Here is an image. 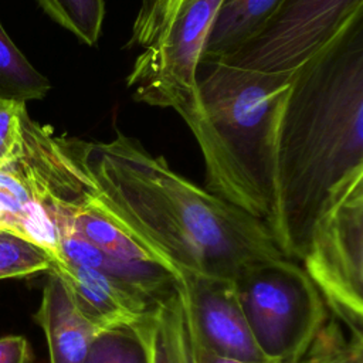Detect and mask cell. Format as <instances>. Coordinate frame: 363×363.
Here are the masks:
<instances>
[{"label":"cell","instance_id":"6da1fadb","mask_svg":"<svg viewBox=\"0 0 363 363\" xmlns=\"http://www.w3.org/2000/svg\"><path fill=\"white\" fill-rule=\"evenodd\" d=\"M68 145L101 207L174 272L234 279L252 262L284 257L264 221L174 172L138 139L116 130L105 142Z\"/></svg>","mask_w":363,"mask_h":363},{"label":"cell","instance_id":"7a4b0ae2","mask_svg":"<svg viewBox=\"0 0 363 363\" xmlns=\"http://www.w3.org/2000/svg\"><path fill=\"white\" fill-rule=\"evenodd\" d=\"M363 173V11L292 78L277 140L268 224L285 258L302 261L333 193Z\"/></svg>","mask_w":363,"mask_h":363},{"label":"cell","instance_id":"3957f363","mask_svg":"<svg viewBox=\"0 0 363 363\" xmlns=\"http://www.w3.org/2000/svg\"><path fill=\"white\" fill-rule=\"evenodd\" d=\"M199 106L183 121L197 140L204 189L269 224L277 200V140L292 77L204 62Z\"/></svg>","mask_w":363,"mask_h":363},{"label":"cell","instance_id":"277c9868","mask_svg":"<svg viewBox=\"0 0 363 363\" xmlns=\"http://www.w3.org/2000/svg\"><path fill=\"white\" fill-rule=\"evenodd\" d=\"M233 282L264 357L271 363L302 360L328 320V306L303 267L285 257L257 261Z\"/></svg>","mask_w":363,"mask_h":363},{"label":"cell","instance_id":"5b68a950","mask_svg":"<svg viewBox=\"0 0 363 363\" xmlns=\"http://www.w3.org/2000/svg\"><path fill=\"white\" fill-rule=\"evenodd\" d=\"M302 262L326 306L363 336V173L333 193Z\"/></svg>","mask_w":363,"mask_h":363},{"label":"cell","instance_id":"8992f818","mask_svg":"<svg viewBox=\"0 0 363 363\" xmlns=\"http://www.w3.org/2000/svg\"><path fill=\"white\" fill-rule=\"evenodd\" d=\"M360 11L363 0H279L238 45L210 62L292 77Z\"/></svg>","mask_w":363,"mask_h":363},{"label":"cell","instance_id":"52a82bcc","mask_svg":"<svg viewBox=\"0 0 363 363\" xmlns=\"http://www.w3.org/2000/svg\"><path fill=\"white\" fill-rule=\"evenodd\" d=\"M223 0H194L136 57L126 85L136 101L170 108L182 119L199 106V68Z\"/></svg>","mask_w":363,"mask_h":363},{"label":"cell","instance_id":"ba28073f","mask_svg":"<svg viewBox=\"0 0 363 363\" xmlns=\"http://www.w3.org/2000/svg\"><path fill=\"white\" fill-rule=\"evenodd\" d=\"M176 274L191 340L224 356L271 363L254 342L233 279L187 271Z\"/></svg>","mask_w":363,"mask_h":363},{"label":"cell","instance_id":"9c48e42d","mask_svg":"<svg viewBox=\"0 0 363 363\" xmlns=\"http://www.w3.org/2000/svg\"><path fill=\"white\" fill-rule=\"evenodd\" d=\"M51 271L65 282L79 312L98 330L142 322L157 305L132 286L92 268L57 261Z\"/></svg>","mask_w":363,"mask_h":363},{"label":"cell","instance_id":"30bf717a","mask_svg":"<svg viewBox=\"0 0 363 363\" xmlns=\"http://www.w3.org/2000/svg\"><path fill=\"white\" fill-rule=\"evenodd\" d=\"M0 230L43 248L54 262L61 261L60 233L43 189L18 157L0 166Z\"/></svg>","mask_w":363,"mask_h":363},{"label":"cell","instance_id":"8fae6325","mask_svg":"<svg viewBox=\"0 0 363 363\" xmlns=\"http://www.w3.org/2000/svg\"><path fill=\"white\" fill-rule=\"evenodd\" d=\"M34 319L44 332L50 363H84L98 329L79 312L68 286L51 269Z\"/></svg>","mask_w":363,"mask_h":363},{"label":"cell","instance_id":"7c38bea8","mask_svg":"<svg viewBox=\"0 0 363 363\" xmlns=\"http://www.w3.org/2000/svg\"><path fill=\"white\" fill-rule=\"evenodd\" d=\"M61 261L92 268L132 286L155 303L172 296L179 289L177 274L164 264H125L112 259L67 228H58Z\"/></svg>","mask_w":363,"mask_h":363},{"label":"cell","instance_id":"4fadbf2b","mask_svg":"<svg viewBox=\"0 0 363 363\" xmlns=\"http://www.w3.org/2000/svg\"><path fill=\"white\" fill-rule=\"evenodd\" d=\"M278 3L279 0H223L213 20L200 64L214 61L238 45Z\"/></svg>","mask_w":363,"mask_h":363},{"label":"cell","instance_id":"5bb4252c","mask_svg":"<svg viewBox=\"0 0 363 363\" xmlns=\"http://www.w3.org/2000/svg\"><path fill=\"white\" fill-rule=\"evenodd\" d=\"M150 363H191L190 343L179 289L160 301L145 320Z\"/></svg>","mask_w":363,"mask_h":363},{"label":"cell","instance_id":"9a60e30c","mask_svg":"<svg viewBox=\"0 0 363 363\" xmlns=\"http://www.w3.org/2000/svg\"><path fill=\"white\" fill-rule=\"evenodd\" d=\"M51 84L20 51L0 23V104L40 101Z\"/></svg>","mask_w":363,"mask_h":363},{"label":"cell","instance_id":"2e32d148","mask_svg":"<svg viewBox=\"0 0 363 363\" xmlns=\"http://www.w3.org/2000/svg\"><path fill=\"white\" fill-rule=\"evenodd\" d=\"M145 320L99 329L84 363H150Z\"/></svg>","mask_w":363,"mask_h":363},{"label":"cell","instance_id":"e0dca14e","mask_svg":"<svg viewBox=\"0 0 363 363\" xmlns=\"http://www.w3.org/2000/svg\"><path fill=\"white\" fill-rule=\"evenodd\" d=\"M37 6L60 27L79 43L95 45L105 18L104 0H34Z\"/></svg>","mask_w":363,"mask_h":363},{"label":"cell","instance_id":"ac0fdd59","mask_svg":"<svg viewBox=\"0 0 363 363\" xmlns=\"http://www.w3.org/2000/svg\"><path fill=\"white\" fill-rule=\"evenodd\" d=\"M52 262L43 248L0 230V279L48 272Z\"/></svg>","mask_w":363,"mask_h":363},{"label":"cell","instance_id":"d6986e66","mask_svg":"<svg viewBox=\"0 0 363 363\" xmlns=\"http://www.w3.org/2000/svg\"><path fill=\"white\" fill-rule=\"evenodd\" d=\"M193 1L194 0H143L132 26L129 44L146 47Z\"/></svg>","mask_w":363,"mask_h":363},{"label":"cell","instance_id":"ffe728a7","mask_svg":"<svg viewBox=\"0 0 363 363\" xmlns=\"http://www.w3.org/2000/svg\"><path fill=\"white\" fill-rule=\"evenodd\" d=\"M27 105L18 102L0 104V159L6 163L14 160L23 143L24 118Z\"/></svg>","mask_w":363,"mask_h":363},{"label":"cell","instance_id":"44dd1931","mask_svg":"<svg viewBox=\"0 0 363 363\" xmlns=\"http://www.w3.org/2000/svg\"><path fill=\"white\" fill-rule=\"evenodd\" d=\"M0 363H33L27 339L20 335L0 337Z\"/></svg>","mask_w":363,"mask_h":363},{"label":"cell","instance_id":"7402d4cb","mask_svg":"<svg viewBox=\"0 0 363 363\" xmlns=\"http://www.w3.org/2000/svg\"><path fill=\"white\" fill-rule=\"evenodd\" d=\"M190 343V354H191V363H264V362H248V360H241L230 356H224L220 353H216L197 342L191 340L189 337Z\"/></svg>","mask_w":363,"mask_h":363},{"label":"cell","instance_id":"603a6c76","mask_svg":"<svg viewBox=\"0 0 363 363\" xmlns=\"http://www.w3.org/2000/svg\"><path fill=\"white\" fill-rule=\"evenodd\" d=\"M335 363H363V336L352 335L342 346Z\"/></svg>","mask_w":363,"mask_h":363},{"label":"cell","instance_id":"cb8c5ba5","mask_svg":"<svg viewBox=\"0 0 363 363\" xmlns=\"http://www.w3.org/2000/svg\"><path fill=\"white\" fill-rule=\"evenodd\" d=\"M336 356H337L336 350L311 347L308 354L298 363H335Z\"/></svg>","mask_w":363,"mask_h":363}]
</instances>
